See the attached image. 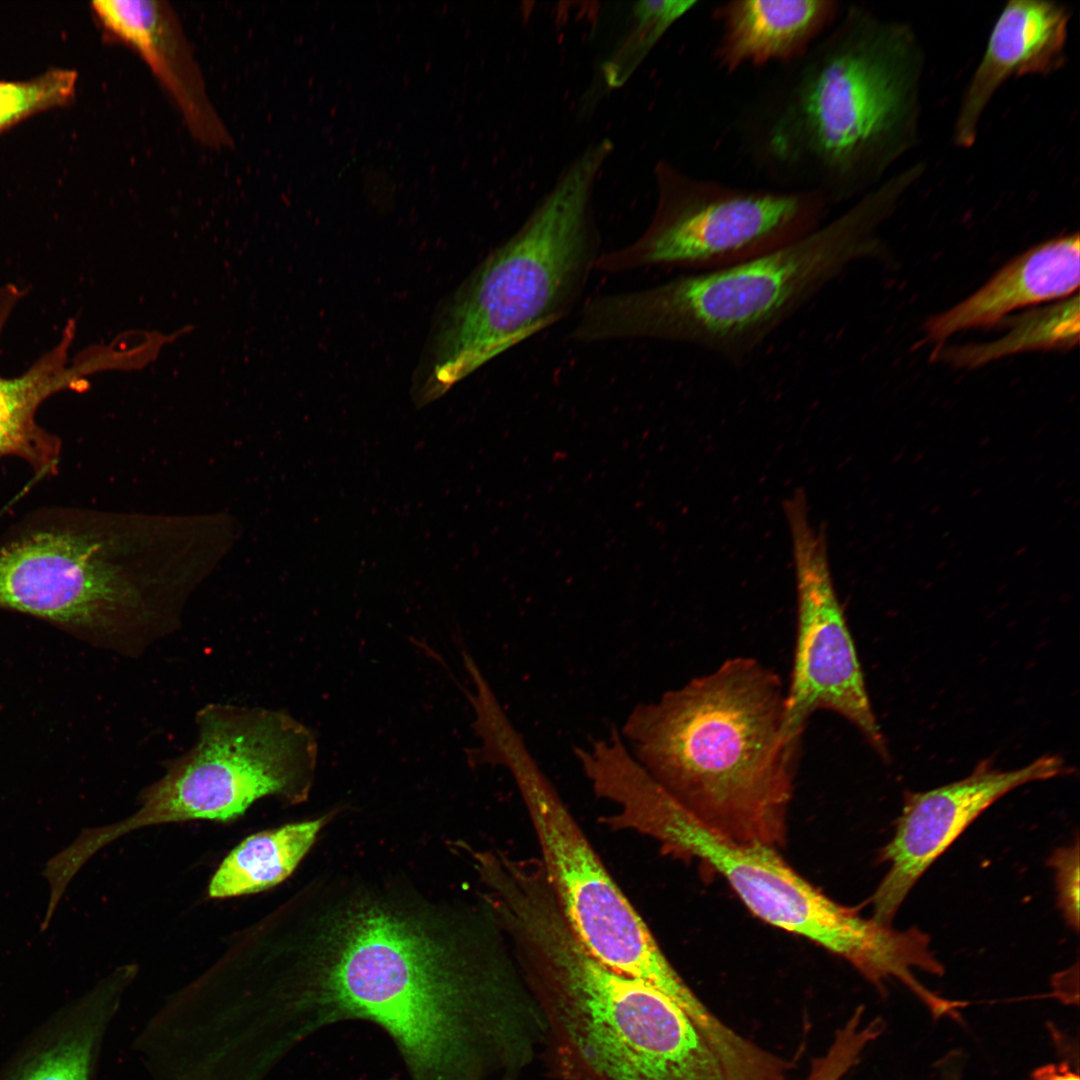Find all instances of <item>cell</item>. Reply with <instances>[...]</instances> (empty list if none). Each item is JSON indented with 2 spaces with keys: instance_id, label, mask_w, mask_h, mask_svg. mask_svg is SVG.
<instances>
[{
  "instance_id": "cell-1",
  "label": "cell",
  "mask_w": 1080,
  "mask_h": 1080,
  "mask_svg": "<svg viewBox=\"0 0 1080 1080\" xmlns=\"http://www.w3.org/2000/svg\"><path fill=\"white\" fill-rule=\"evenodd\" d=\"M384 887L320 907L295 952L266 957L256 1012L279 1058L333 1024L377 1026L409 1080H483L506 1048L499 946Z\"/></svg>"
},
{
  "instance_id": "cell-2",
  "label": "cell",
  "mask_w": 1080,
  "mask_h": 1080,
  "mask_svg": "<svg viewBox=\"0 0 1080 1080\" xmlns=\"http://www.w3.org/2000/svg\"><path fill=\"white\" fill-rule=\"evenodd\" d=\"M924 68L911 24L842 7L744 106L740 150L774 187L818 193L831 207L855 201L918 144Z\"/></svg>"
},
{
  "instance_id": "cell-3",
  "label": "cell",
  "mask_w": 1080,
  "mask_h": 1080,
  "mask_svg": "<svg viewBox=\"0 0 1080 1080\" xmlns=\"http://www.w3.org/2000/svg\"><path fill=\"white\" fill-rule=\"evenodd\" d=\"M784 702L777 673L734 657L636 704L618 729L635 760L706 826L778 848L800 747L785 733Z\"/></svg>"
},
{
  "instance_id": "cell-4",
  "label": "cell",
  "mask_w": 1080,
  "mask_h": 1080,
  "mask_svg": "<svg viewBox=\"0 0 1080 1080\" xmlns=\"http://www.w3.org/2000/svg\"><path fill=\"white\" fill-rule=\"evenodd\" d=\"M901 197L899 186L886 180L839 216L763 255L594 296L581 307L570 338L687 344L744 363L850 263L871 254L877 227Z\"/></svg>"
},
{
  "instance_id": "cell-5",
  "label": "cell",
  "mask_w": 1080,
  "mask_h": 1080,
  "mask_svg": "<svg viewBox=\"0 0 1080 1080\" xmlns=\"http://www.w3.org/2000/svg\"><path fill=\"white\" fill-rule=\"evenodd\" d=\"M500 923L542 1005L567 1078L728 1080L682 1010L586 949L546 884L510 893Z\"/></svg>"
},
{
  "instance_id": "cell-6",
  "label": "cell",
  "mask_w": 1080,
  "mask_h": 1080,
  "mask_svg": "<svg viewBox=\"0 0 1080 1080\" xmlns=\"http://www.w3.org/2000/svg\"><path fill=\"white\" fill-rule=\"evenodd\" d=\"M612 149L603 139L581 153L448 299L414 381L418 407L573 310L602 253L592 196Z\"/></svg>"
},
{
  "instance_id": "cell-7",
  "label": "cell",
  "mask_w": 1080,
  "mask_h": 1080,
  "mask_svg": "<svg viewBox=\"0 0 1080 1080\" xmlns=\"http://www.w3.org/2000/svg\"><path fill=\"white\" fill-rule=\"evenodd\" d=\"M111 516L49 507L0 535V609L57 626L93 646L138 658L181 624L177 584L135 574Z\"/></svg>"
},
{
  "instance_id": "cell-8",
  "label": "cell",
  "mask_w": 1080,
  "mask_h": 1080,
  "mask_svg": "<svg viewBox=\"0 0 1080 1080\" xmlns=\"http://www.w3.org/2000/svg\"><path fill=\"white\" fill-rule=\"evenodd\" d=\"M612 803V826L647 835L675 855L700 860L718 872L758 918L842 957L875 986L904 966L909 953L904 931L863 918L830 899L791 868L776 848L738 842L709 828L646 771L623 777Z\"/></svg>"
},
{
  "instance_id": "cell-9",
  "label": "cell",
  "mask_w": 1080,
  "mask_h": 1080,
  "mask_svg": "<svg viewBox=\"0 0 1080 1080\" xmlns=\"http://www.w3.org/2000/svg\"><path fill=\"white\" fill-rule=\"evenodd\" d=\"M197 737L141 792L138 809L109 825L113 839L143 827L242 816L257 800L305 801L313 785L318 741L288 712L209 703L195 715Z\"/></svg>"
},
{
  "instance_id": "cell-10",
  "label": "cell",
  "mask_w": 1080,
  "mask_h": 1080,
  "mask_svg": "<svg viewBox=\"0 0 1080 1080\" xmlns=\"http://www.w3.org/2000/svg\"><path fill=\"white\" fill-rule=\"evenodd\" d=\"M487 760L512 776L537 836L544 876L575 936L608 967L654 987L686 1015L696 1016L702 1002L614 882L521 733L509 729L497 735Z\"/></svg>"
},
{
  "instance_id": "cell-11",
  "label": "cell",
  "mask_w": 1080,
  "mask_h": 1080,
  "mask_svg": "<svg viewBox=\"0 0 1080 1080\" xmlns=\"http://www.w3.org/2000/svg\"><path fill=\"white\" fill-rule=\"evenodd\" d=\"M656 183L648 227L633 242L602 252L595 271L728 267L814 231L832 208L815 192L736 186L689 174L667 160L656 166Z\"/></svg>"
},
{
  "instance_id": "cell-12",
  "label": "cell",
  "mask_w": 1080,
  "mask_h": 1080,
  "mask_svg": "<svg viewBox=\"0 0 1080 1080\" xmlns=\"http://www.w3.org/2000/svg\"><path fill=\"white\" fill-rule=\"evenodd\" d=\"M783 507L791 539L797 603L794 658L785 690V733L800 741L813 713L831 711L853 724L887 760L884 735L833 582L824 530L813 523L804 490L796 489Z\"/></svg>"
},
{
  "instance_id": "cell-13",
  "label": "cell",
  "mask_w": 1080,
  "mask_h": 1080,
  "mask_svg": "<svg viewBox=\"0 0 1080 1080\" xmlns=\"http://www.w3.org/2000/svg\"><path fill=\"white\" fill-rule=\"evenodd\" d=\"M1069 771L1063 758L1055 754L1008 771L985 759L961 780L924 792H907L894 835L879 855L880 861L890 866L873 894V919L890 925L925 871L999 798L1026 783Z\"/></svg>"
},
{
  "instance_id": "cell-14",
  "label": "cell",
  "mask_w": 1080,
  "mask_h": 1080,
  "mask_svg": "<svg viewBox=\"0 0 1080 1080\" xmlns=\"http://www.w3.org/2000/svg\"><path fill=\"white\" fill-rule=\"evenodd\" d=\"M1071 16L1069 7L1055 1L1005 4L962 95L952 131L954 146L969 149L976 143L984 112L1007 80L1049 76L1065 65Z\"/></svg>"
},
{
  "instance_id": "cell-15",
  "label": "cell",
  "mask_w": 1080,
  "mask_h": 1080,
  "mask_svg": "<svg viewBox=\"0 0 1080 1080\" xmlns=\"http://www.w3.org/2000/svg\"><path fill=\"white\" fill-rule=\"evenodd\" d=\"M91 10L106 34L143 58L195 138L215 148L231 143L209 101L181 24L166 1L100 0L91 3Z\"/></svg>"
},
{
  "instance_id": "cell-16",
  "label": "cell",
  "mask_w": 1080,
  "mask_h": 1080,
  "mask_svg": "<svg viewBox=\"0 0 1080 1080\" xmlns=\"http://www.w3.org/2000/svg\"><path fill=\"white\" fill-rule=\"evenodd\" d=\"M19 298L17 287H0V336ZM74 332V322L69 321L59 343L26 372L12 378L0 375V459L19 457L39 477L58 473L62 442L37 423L38 408L58 392L81 390L84 377L95 372L87 352L69 364Z\"/></svg>"
},
{
  "instance_id": "cell-17",
  "label": "cell",
  "mask_w": 1080,
  "mask_h": 1080,
  "mask_svg": "<svg viewBox=\"0 0 1080 1080\" xmlns=\"http://www.w3.org/2000/svg\"><path fill=\"white\" fill-rule=\"evenodd\" d=\"M834 0H732L712 11L717 37L713 60L726 73L778 67L802 57L835 23Z\"/></svg>"
},
{
  "instance_id": "cell-18",
  "label": "cell",
  "mask_w": 1080,
  "mask_h": 1080,
  "mask_svg": "<svg viewBox=\"0 0 1080 1080\" xmlns=\"http://www.w3.org/2000/svg\"><path fill=\"white\" fill-rule=\"evenodd\" d=\"M136 967H122L45 1022L0 1072V1080H96L104 1036Z\"/></svg>"
},
{
  "instance_id": "cell-19",
  "label": "cell",
  "mask_w": 1080,
  "mask_h": 1080,
  "mask_svg": "<svg viewBox=\"0 0 1080 1080\" xmlns=\"http://www.w3.org/2000/svg\"><path fill=\"white\" fill-rule=\"evenodd\" d=\"M1078 233L1051 239L1012 259L981 288L925 325L929 340L942 342L971 328L987 327L1029 305L1067 298L1079 287Z\"/></svg>"
},
{
  "instance_id": "cell-20",
  "label": "cell",
  "mask_w": 1080,
  "mask_h": 1080,
  "mask_svg": "<svg viewBox=\"0 0 1080 1080\" xmlns=\"http://www.w3.org/2000/svg\"><path fill=\"white\" fill-rule=\"evenodd\" d=\"M337 810L321 817L261 831L244 839L222 861L208 893L222 899L257 893L289 877Z\"/></svg>"
},
{
  "instance_id": "cell-21",
  "label": "cell",
  "mask_w": 1080,
  "mask_h": 1080,
  "mask_svg": "<svg viewBox=\"0 0 1080 1080\" xmlns=\"http://www.w3.org/2000/svg\"><path fill=\"white\" fill-rule=\"evenodd\" d=\"M1079 340V296L1033 311L1012 321L1009 332L991 343L938 348L935 360L976 368L998 358L1035 350H1061Z\"/></svg>"
},
{
  "instance_id": "cell-22",
  "label": "cell",
  "mask_w": 1080,
  "mask_h": 1080,
  "mask_svg": "<svg viewBox=\"0 0 1080 1080\" xmlns=\"http://www.w3.org/2000/svg\"><path fill=\"white\" fill-rule=\"evenodd\" d=\"M695 0H642L633 7V27L603 66L610 88L621 87L666 32L697 6Z\"/></svg>"
},
{
  "instance_id": "cell-23",
  "label": "cell",
  "mask_w": 1080,
  "mask_h": 1080,
  "mask_svg": "<svg viewBox=\"0 0 1080 1080\" xmlns=\"http://www.w3.org/2000/svg\"><path fill=\"white\" fill-rule=\"evenodd\" d=\"M77 79L76 70L51 68L31 79L0 81V134L29 117L69 104Z\"/></svg>"
},
{
  "instance_id": "cell-24",
  "label": "cell",
  "mask_w": 1080,
  "mask_h": 1080,
  "mask_svg": "<svg viewBox=\"0 0 1080 1080\" xmlns=\"http://www.w3.org/2000/svg\"><path fill=\"white\" fill-rule=\"evenodd\" d=\"M883 1029L879 1019L864 1023L863 1010H855L846 1024L836 1032L827 1052L813 1061L807 1080H840L859 1061L864 1049Z\"/></svg>"
},
{
  "instance_id": "cell-25",
  "label": "cell",
  "mask_w": 1080,
  "mask_h": 1080,
  "mask_svg": "<svg viewBox=\"0 0 1080 1080\" xmlns=\"http://www.w3.org/2000/svg\"><path fill=\"white\" fill-rule=\"evenodd\" d=\"M1079 841L1056 849L1048 860L1054 870L1057 903L1067 924L1079 929Z\"/></svg>"
},
{
  "instance_id": "cell-26",
  "label": "cell",
  "mask_w": 1080,
  "mask_h": 1080,
  "mask_svg": "<svg viewBox=\"0 0 1080 1080\" xmlns=\"http://www.w3.org/2000/svg\"><path fill=\"white\" fill-rule=\"evenodd\" d=\"M1031 1080H1080L1079 1074L1067 1063H1052L1038 1067Z\"/></svg>"
},
{
  "instance_id": "cell-27",
  "label": "cell",
  "mask_w": 1080,
  "mask_h": 1080,
  "mask_svg": "<svg viewBox=\"0 0 1080 1080\" xmlns=\"http://www.w3.org/2000/svg\"><path fill=\"white\" fill-rule=\"evenodd\" d=\"M379 1080H402V1079H400L398 1077L391 1076V1077H386V1078L379 1079Z\"/></svg>"
}]
</instances>
